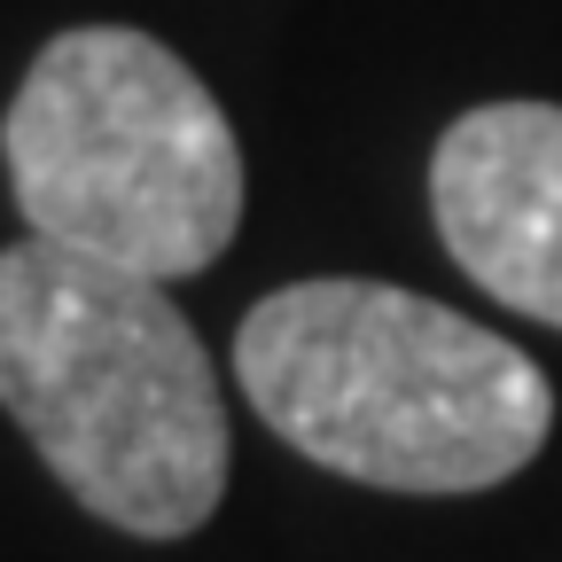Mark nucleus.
Instances as JSON below:
<instances>
[{"label": "nucleus", "instance_id": "f257e3e1", "mask_svg": "<svg viewBox=\"0 0 562 562\" xmlns=\"http://www.w3.org/2000/svg\"><path fill=\"white\" fill-rule=\"evenodd\" d=\"M235 383L258 422L375 492H492L539 461L554 391L501 328L398 290V281L321 273L243 313Z\"/></svg>", "mask_w": 562, "mask_h": 562}, {"label": "nucleus", "instance_id": "f03ea898", "mask_svg": "<svg viewBox=\"0 0 562 562\" xmlns=\"http://www.w3.org/2000/svg\"><path fill=\"white\" fill-rule=\"evenodd\" d=\"M0 406L55 484L125 539H188L227 501V406L157 273L63 243L0 250Z\"/></svg>", "mask_w": 562, "mask_h": 562}, {"label": "nucleus", "instance_id": "20e7f679", "mask_svg": "<svg viewBox=\"0 0 562 562\" xmlns=\"http://www.w3.org/2000/svg\"><path fill=\"white\" fill-rule=\"evenodd\" d=\"M430 220L492 305L562 328V102H476L430 149Z\"/></svg>", "mask_w": 562, "mask_h": 562}, {"label": "nucleus", "instance_id": "7ed1b4c3", "mask_svg": "<svg viewBox=\"0 0 562 562\" xmlns=\"http://www.w3.org/2000/svg\"><path fill=\"white\" fill-rule=\"evenodd\" d=\"M9 195L40 243L188 281L243 227V149L195 70L133 24L55 32L0 117Z\"/></svg>", "mask_w": 562, "mask_h": 562}]
</instances>
